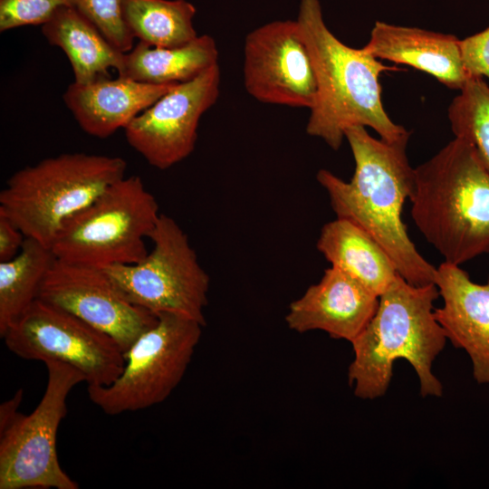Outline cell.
<instances>
[{
  "label": "cell",
  "instance_id": "cell-21",
  "mask_svg": "<svg viewBox=\"0 0 489 489\" xmlns=\"http://www.w3.org/2000/svg\"><path fill=\"white\" fill-rule=\"evenodd\" d=\"M54 259L50 247L26 237L14 258L0 262V336L38 299Z\"/></svg>",
  "mask_w": 489,
  "mask_h": 489
},
{
  "label": "cell",
  "instance_id": "cell-27",
  "mask_svg": "<svg viewBox=\"0 0 489 489\" xmlns=\"http://www.w3.org/2000/svg\"><path fill=\"white\" fill-rule=\"evenodd\" d=\"M26 239L23 231L7 216L0 214V262L14 258Z\"/></svg>",
  "mask_w": 489,
  "mask_h": 489
},
{
  "label": "cell",
  "instance_id": "cell-6",
  "mask_svg": "<svg viewBox=\"0 0 489 489\" xmlns=\"http://www.w3.org/2000/svg\"><path fill=\"white\" fill-rule=\"evenodd\" d=\"M159 216L142 179L125 176L65 221L51 250L58 260L100 269L135 264L148 254L145 238Z\"/></svg>",
  "mask_w": 489,
  "mask_h": 489
},
{
  "label": "cell",
  "instance_id": "cell-2",
  "mask_svg": "<svg viewBox=\"0 0 489 489\" xmlns=\"http://www.w3.org/2000/svg\"><path fill=\"white\" fill-rule=\"evenodd\" d=\"M296 20L317 81L306 132L334 150L353 126L370 127L388 142L409 134L391 120L381 101L380 74L398 68L382 63L364 47L355 49L340 42L327 27L319 0H301Z\"/></svg>",
  "mask_w": 489,
  "mask_h": 489
},
{
  "label": "cell",
  "instance_id": "cell-24",
  "mask_svg": "<svg viewBox=\"0 0 489 489\" xmlns=\"http://www.w3.org/2000/svg\"><path fill=\"white\" fill-rule=\"evenodd\" d=\"M71 5L87 18L119 51L133 48L132 35L123 14V0H70Z\"/></svg>",
  "mask_w": 489,
  "mask_h": 489
},
{
  "label": "cell",
  "instance_id": "cell-4",
  "mask_svg": "<svg viewBox=\"0 0 489 489\" xmlns=\"http://www.w3.org/2000/svg\"><path fill=\"white\" fill-rule=\"evenodd\" d=\"M411 217L444 262L460 265L489 253V169L456 138L414 168Z\"/></svg>",
  "mask_w": 489,
  "mask_h": 489
},
{
  "label": "cell",
  "instance_id": "cell-26",
  "mask_svg": "<svg viewBox=\"0 0 489 489\" xmlns=\"http://www.w3.org/2000/svg\"><path fill=\"white\" fill-rule=\"evenodd\" d=\"M460 48L470 78L485 77L489 81V27L460 40Z\"/></svg>",
  "mask_w": 489,
  "mask_h": 489
},
{
  "label": "cell",
  "instance_id": "cell-12",
  "mask_svg": "<svg viewBox=\"0 0 489 489\" xmlns=\"http://www.w3.org/2000/svg\"><path fill=\"white\" fill-rule=\"evenodd\" d=\"M244 85L255 100L311 109L316 74L297 20H278L250 32L244 44Z\"/></svg>",
  "mask_w": 489,
  "mask_h": 489
},
{
  "label": "cell",
  "instance_id": "cell-15",
  "mask_svg": "<svg viewBox=\"0 0 489 489\" xmlns=\"http://www.w3.org/2000/svg\"><path fill=\"white\" fill-rule=\"evenodd\" d=\"M443 306L434 310L446 338L468 354L474 379L489 384V276L473 282L459 265L443 262L435 277Z\"/></svg>",
  "mask_w": 489,
  "mask_h": 489
},
{
  "label": "cell",
  "instance_id": "cell-19",
  "mask_svg": "<svg viewBox=\"0 0 489 489\" xmlns=\"http://www.w3.org/2000/svg\"><path fill=\"white\" fill-rule=\"evenodd\" d=\"M42 32L50 44L59 47L66 54L75 82L88 83L101 77H110V69L122 74L125 53L116 49L72 5L59 8L42 25Z\"/></svg>",
  "mask_w": 489,
  "mask_h": 489
},
{
  "label": "cell",
  "instance_id": "cell-3",
  "mask_svg": "<svg viewBox=\"0 0 489 489\" xmlns=\"http://www.w3.org/2000/svg\"><path fill=\"white\" fill-rule=\"evenodd\" d=\"M435 283L416 286L399 274L379 296L377 311L352 340L354 359L348 378L356 397L374 399L388 388L393 364L405 359L415 369L423 397H441L443 386L432 373V364L446 341L436 321Z\"/></svg>",
  "mask_w": 489,
  "mask_h": 489
},
{
  "label": "cell",
  "instance_id": "cell-23",
  "mask_svg": "<svg viewBox=\"0 0 489 489\" xmlns=\"http://www.w3.org/2000/svg\"><path fill=\"white\" fill-rule=\"evenodd\" d=\"M451 129L468 141L489 169V84L470 78L448 107Z\"/></svg>",
  "mask_w": 489,
  "mask_h": 489
},
{
  "label": "cell",
  "instance_id": "cell-16",
  "mask_svg": "<svg viewBox=\"0 0 489 489\" xmlns=\"http://www.w3.org/2000/svg\"><path fill=\"white\" fill-rule=\"evenodd\" d=\"M177 83L152 84L124 76L71 83L63 93L66 107L87 134L104 139L125 128Z\"/></svg>",
  "mask_w": 489,
  "mask_h": 489
},
{
  "label": "cell",
  "instance_id": "cell-14",
  "mask_svg": "<svg viewBox=\"0 0 489 489\" xmlns=\"http://www.w3.org/2000/svg\"><path fill=\"white\" fill-rule=\"evenodd\" d=\"M379 296L340 269L331 266L321 280L291 302L288 328L299 333L323 331L351 342L375 314Z\"/></svg>",
  "mask_w": 489,
  "mask_h": 489
},
{
  "label": "cell",
  "instance_id": "cell-25",
  "mask_svg": "<svg viewBox=\"0 0 489 489\" xmlns=\"http://www.w3.org/2000/svg\"><path fill=\"white\" fill-rule=\"evenodd\" d=\"M70 0H0V32L26 25H43Z\"/></svg>",
  "mask_w": 489,
  "mask_h": 489
},
{
  "label": "cell",
  "instance_id": "cell-20",
  "mask_svg": "<svg viewBox=\"0 0 489 489\" xmlns=\"http://www.w3.org/2000/svg\"><path fill=\"white\" fill-rule=\"evenodd\" d=\"M217 59L216 41L208 34L173 48L153 47L139 41L125 53V67L120 76L152 84L181 83L217 64Z\"/></svg>",
  "mask_w": 489,
  "mask_h": 489
},
{
  "label": "cell",
  "instance_id": "cell-13",
  "mask_svg": "<svg viewBox=\"0 0 489 489\" xmlns=\"http://www.w3.org/2000/svg\"><path fill=\"white\" fill-rule=\"evenodd\" d=\"M218 63L177 83L125 128L128 143L152 167L164 170L194 150L202 115L219 95Z\"/></svg>",
  "mask_w": 489,
  "mask_h": 489
},
{
  "label": "cell",
  "instance_id": "cell-7",
  "mask_svg": "<svg viewBox=\"0 0 489 489\" xmlns=\"http://www.w3.org/2000/svg\"><path fill=\"white\" fill-rule=\"evenodd\" d=\"M124 352L125 364L109 386H88L90 400L116 416L165 401L182 380L202 335L198 321L160 313Z\"/></svg>",
  "mask_w": 489,
  "mask_h": 489
},
{
  "label": "cell",
  "instance_id": "cell-18",
  "mask_svg": "<svg viewBox=\"0 0 489 489\" xmlns=\"http://www.w3.org/2000/svg\"><path fill=\"white\" fill-rule=\"evenodd\" d=\"M331 264L379 296L398 275L383 247L352 221L337 217L326 223L316 243Z\"/></svg>",
  "mask_w": 489,
  "mask_h": 489
},
{
  "label": "cell",
  "instance_id": "cell-22",
  "mask_svg": "<svg viewBox=\"0 0 489 489\" xmlns=\"http://www.w3.org/2000/svg\"><path fill=\"white\" fill-rule=\"evenodd\" d=\"M123 14L134 38L153 47H179L198 36L196 8L186 0H123Z\"/></svg>",
  "mask_w": 489,
  "mask_h": 489
},
{
  "label": "cell",
  "instance_id": "cell-5",
  "mask_svg": "<svg viewBox=\"0 0 489 489\" xmlns=\"http://www.w3.org/2000/svg\"><path fill=\"white\" fill-rule=\"evenodd\" d=\"M120 157L66 153L14 173L0 192V214L51 248L62 225L125 177Z\"/></svg>",
  "mask_w": 489,
  "mask_h": 489
},
{
  "label": "cell",
  "instance_id": "cell-17",
  "mask_svg": "<svg viewBox=\"0 0 489 489\" xmlns=\"http://www.w3.org/2000/svg\"><path fill=\"white\" fill-rule=\"evenodd\" d=\"M363 47L379 60L427 72L450 89L460 91L470 79L460 40L452 34L377 21Z\"/></svg>",
  "mask_w": 489,
  "mask_h": 489
},
{
  "label": "cell",
  "instance_id": "cell-11",
  "mask_svg": "<svg viewBox=\"0 0 489 489\" xmlns=\"http://www.w3.org/2000/svg\"><path fill=\"white\" fill-rule=\"evenodd\" d=\"M38 299L110 336L125 352L158 316L131 302L103 269L54 259Z\"/></svg>",
  "mask_w": 489,
  "mask_h": 489
},
{
  "label": "cell",
  "instance_id": "cell-9",
  "mask_svg": "<svg viewBox=\"0 0 489 489\" xmlns=\"http://www.w3.org/2000/svg\"><path fill=\"white\" fill-rule=\"evenodd\" d=\"M47 384L29 415L19 413L0 430V489H78L61 467L56 448L59 426L67 414L71 390L83 374L60 361H46Z\"/></svg>",
  "mask_w": 489,
  "mask_h": 489
},
{
  "label": "cell",
  "instance_id": "cell-10",
  "mask_svg": "<svg viewBox=\"0 0 489 489\" xmlns=\"http://www.w3.org/2000/svg\"><path fill=\"white\" fill-rule=\"evenodd\" d=\"M1 337L22 359L72 366L83 374L88 386L110 385L125 364L124 352L110 336L40 299Z\"/></svg>",
  "mask_w": 489,
  "mask_h": 489
},
{
  "label": "cell",
  "instance_id": "cell-28",
  "mask_svg": "<svg viewBox=\"0 0 489 489\" xmlns=\"http://www.w3.org/2000/svg\"><path fill=\"white\" fill-rule=\"evenodd\" d=\"M23 398V390L19 389L9 400L0 406V430L5 428L20 413L18 411Z\"/></svg>",
  "mask_w": 489,
  "mask_h": 489
},
{
  "label": "cell",
  "instance_id": "cell-8",
  "mask_svg": "<svg viewBox=\"0 0 489 489\" xmlns=\"http://www.w3.org/2000/svg\"><path fill=\"white\" fill-rule=\"evenodd\" d=\"M141 261L103 268L134 304L157 315L172 313L206 325L210 279L180 225L160 214Z\"/></svg>",
  "mask_w": 489,
  "mask_h": 489
},
{
  "label": "cell",
  "instance_id": "cell-1",
  "mask_svg": "<svg viewBox=\"0 0 489 489\" xmlns=\"http://www.w3.org/2000/svg\"><path fill=\"white\" fill-rule=\"evenodd\" d=\"M409 136L388 142L370 136L366 127H350L345 139L355 162L351 179L327 169L319 170L316 179L337 217L352 221L374 238L404 280L426 286L435 283L436 267L419 254L401 218L414 188V168L407 156Z\"/></svg>",
  "mask_w": 489,
  "mask_h": 489
}]
</instances>
